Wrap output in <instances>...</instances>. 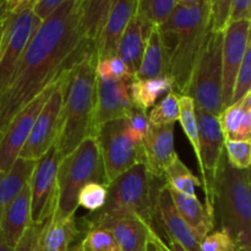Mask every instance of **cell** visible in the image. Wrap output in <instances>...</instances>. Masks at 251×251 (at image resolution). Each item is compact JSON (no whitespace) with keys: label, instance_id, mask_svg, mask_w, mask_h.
Instances as JSON below:
<instances>
[{"label":"cell","instance_id":"6da1fadb","mask_svg":"<svg viewBox=\"0 0 251 251\" xmlns=\"http://www.w3.org/2000/svg\"><path fill=\"white\" fill-rule=\"evenodd\" d=\"M85 1H64L42 20L29 39L11 80L0 95V139L22 108L95 47L80 29Z\"/></svg>","mask_w":251,"mask_h":251},{"label":"cell","instance_id":"7a4b0ae2","mask_svg":"<svg viewBox=\"0 0 251 251\" xmlns=\"http://www.w3.org/2000/svg\"><path fill=\"white\" fill-rule=\"evenodd\" d=\"M158 28L169 49V77L173 81V91L179 96H188L196 59L212 29L210 0L176 5Z\"/></svg>","mask_w":251,"mask_h":251},{"label":"cell","instance_id":"3957f363","mask_svg":"<svg viewBox=\"0 0 251 251\" xmlns=\"http://www.w3.org/2000/svg\"><path fill=\"white\" fill-rule=\"evenodd\" d=\"M96 64L95 47H91L80 56L69 74L63 122L56 140L63 157L71 153L85 139L95 137Z\"/></svg>","mask_w":251,"mask_h":251},{"label":"cell","instance_id":"277c9868","mask_svg":"<svg viewBox=\"0 0 251 251\" xmlns=\"http://www.w3.org/2000/svg\"><path fill=\"white\" fill-rule=\"evenodd\" d=\"M213 216L228 230L239 251H250V169H235L223 153L213 186Z\"/></svg>","mask_w":251,"mask_h":251},{"label":"cell","instance_id":"5b68a950","mask_svg":"<svg viewBox=\"0 0 251 251\" xmlns=\"http://www.w3.org/2000/svg\"><path fill=\"white\" fill-rule=\"evenodd\" d=\"M91 181L107 185L96 137L85 139L71 153L61 159L56 176L58 198L51 220L61 221L74 217L78 207V193Z\"/></svg>","mask_w":251,"mask_h":251},{"label":"cell","instance_id":"8992f818","mask_svg":"<svg viewBox=\"0 0 251 251\" xmlns=\"http://www.w3.org/2000/svg\"><path fill=\"white\" fill-rule=\"evenodd\" d=\"M163 184L164 179L152 176L146 164H136L107 186V201L98 215L135 216L154 227L157 193Z\"/></svg>","mask_w":251,"mask_h":251},{"label":"cell","instance_id":"52a82bcc","mask_svg":"<svg viewBox=\"0 0 251 251\" xmlns=\"http://www.w3.org/2000/svg\"><path fill=\"white\" fill-rule=\"evenodd\" d=\"M222 50L223 32L211 29L196 59L188 95L195 109L215 115L222 112Z\"/></svg>","mask_w":251,"mask_h":251},{"label":"cell","instance_id":"ba28073f","mask_svg":"<svg viewBox=\"0 0 251 251\" xmlns=\"http://www.w3.org/2000/svg\"><path fill=\"white\" fill-rule=\"evenodd\" d=\"M125 125L126 118L105 123L96 131L107 186L134 166L145 163L142 144L125 135Z\"/></svg>","mask_w":251,"mask_h":251},{"label":"cell","instance_id":"9c48e42d","mask_svg":"<svg viewBox=\"0 0 251 251\" xmlns=\"http://www.w3.org/2000/svg\"><path fill=\"white\" fill-rule=\"evenodd\" d=\"M41 22L33 7L5 14L0 36V95L11 80L29 39Z\"/></svg>","mask_w":251,"mask_h":251},{"label":"cell","instance_id":"30bf717a","mask_svg":"<svg viewBox=\"0 0 251 251\" xmlns=\"http://www.w3.org/2000/svg\"><path fill=\"white\" fill-rule=\"evenodd\" d=\"M71 68L61 74L56 88L39 112L19 158L34 161L41 158L58 140L63 122V108Z\"/></svg>","mask_w":251,"mask_h":251},{"label":"cell","instance_id":"8fae6325","mask_svg":"<svg viewBox=\"0 0 251 251\" xmlns=\"http://www.w3.org/2000/svg\"><path fill=\"white\" fill-rule=\"evenodd\" d=\"M61 159L63 156L55 142L34 164L29 178L31 222L33 226L44 225L55 211L58 198L56 176Z\"/></svg>","mask_w":251,"mask_h":251},{"label":"cell","instance_id":"7c38bea8","mask_svg":"<svg viewBox=\"0 0 251 251\" xmlns=\"http://www.w3.org/2000/svg\"><path fill=\"white\" fill-rule=\"evenodd\" d=\"M59 78L44 88L26 107L22 108L7 125L0 139V172L10 171L15 161L19 158L20 152L31 132L39 112L56 88Z\"/></svg>","mask_w":251,"mask_h":251},{"label":"cell","instance_id":"4fadbf2b","mask_svg":"<svg viewBox=\"0 0 251 251\" xmlns=\"http://www.w3.org/2000/svg\"><path fill=\"white\" fill-rule=\"evenodd\" d=\"M250 44V20L229 21L223 31L222 110L232 104L235 77Z\"/></svg>","mask_w":251,"mask_h":251},{"label":"cell","instance_id":"5bb4252c","mask_svg":"<svg viewBox=\"0 0 251 251\" xmlns=\"http://www.w3.org/2000/svg\"><path fill=\"white\" fill-rule=\"evenodd\" d=\"M134 78L107 80L96 76V102L93 129L96 131L108 122L125 119L131 112L130 85Z\"/></svg>","mask_w":251,"mask_h":251},{"label":"cell","instance_id":"9a60e30c","mask_svg":"<svg viewBox=\"0 0 251 251\" xmlns=\"http://www.w3.org/2000/svg\"><path fill=\"white\" fill-rule=\"evenodd\" d=\"M90 226L109 230L122 251H145L153 226L130 215H98Z\"/></svg>","mask_w":251,"mask_h":251},{"label":"cell","instance_id":"2e32d148","mask_svg":"<svg viewBox=\"0 0 251 251\" xmlns=\"http://www.w3.org/2000/svg\"><path fill=\"white\" fill-rule=\"evenodd\" d=\"M142 150L150 173L164 179L166 169L178 158L174 146V124L150 125L142 140Z\"/></svg>","mask_w":251,"mask_h":251},{"label":"cell","instance_id":"e0dca14e","mask_svg":"<svg viewBox=\"0 0 251 251\" xmlns=\"http://www.w3.org/2000/svg\"><path fill=\"white\" fill-rule=\"evenodd\" d=\"M136 12V0H117L108 14L100 36L96 43L97 61L117 55L118 44L130 20Z\"/></svg>","mask_w":251,"mask_h":251},{"label":"cell","instance_id":"ac0fdd59","mask_svg":"<svg viewBox=\"0 0 251 251\" xmlns=\"http://www.w3.org/2000/svg\"><path fill=\"white\" fill-rule=\"evenodd\" d=\"M157 217L162 223L167 239H173L188 251H200V244L185 221L180 217L171 198L166 181L159 188L156 199Z\"/></svg>","mask_w":251,"mask_h":251},{"label":"cell","instance_id":"d6986e66","mask_svg":"<svg viewBox=\"0 0 251 251\" xmlns=\"http://www.w3.org/2000/svg\"><path fill=\"white\" fill-rule=\"evenodd\" d=\"M31 226V188L28 181L2 213L0 233L9 247L14 249Z\"/></svg>","mask_w":251,"mask_h":251},{"label":"cell","instance_id":"ffe728a7","mask_svg":"<svg viewBox=\"0 0 251 251\" xmlns=\"http://www.w3.org/2000/svg\"><path fill=\"white\" fill-rule=\"evenodd\" d=\"M152 26L153 25L150 24L145 17L135 12L118 44L117 56L124 61L134 77L139 70Z\"/></svg>","mask_w":251,"mask_h":251},{"label":"cell","instance_id":"44dd1931","mask_svg":"<svg viewBox=\"0 0 251 251\" xmlns=\"http://www.w3.org/2000/svg\"><path fill=\"white\" fill-rule=\"evenodd\" d=\"M164 76H169V49L158 26L153 25L147 38L139 70L134 78L146 80Z\"/></svg>","mask_w":251,"mask_h":251},{"label":"cell","instance_id":"7402d4cb","mask_svg":"<svg viewBox=\"0 0 251 251\" xmlns=\"http://www.w3.org/2000/svg\"><path fill=\"white\" fill-rule=\"evenodd\" d=\"M168 191L171 194V198L176 205L178 213L185 221L188 227L193 232L195 239L200 244L201 240L212 232V229L215 228V222L208 216L205 206L200 202L198 196L185 195V194L179 193V191L174 190L169 186Z\"/></svg>","mask_w":251,"mask_h":251},{"label":"cell","instance_id":"603a6c76","mask_svg":"<svg viewBox=\"0 0 251 251\" xmlns=\"http://www.w3.org/2000/svg\"><path fill=\"white\" fill-rule=\"evenodd\" d=\"M225 141H250L251 93L225 108L218 115Z\"/></svg>","mask_w":251,"mask_h":251},{"label":"cell","instance_id":"cb8c5ba5","mask_svg":"<svg viewBox=\"0 0 251 251\" xmlns=\"http://www.w3.org/2000/svg\"><path fill=\"white\" fill-rule=\"evenodd\" d=\"M78 233L75 217L61 221H54L50 217L39 228V247L42 251H69Z\"/></svg>","mask_w":251,"mask_h":251},{"label":"cell","instance_id":"d4e9b609","mask_svg":"<svg viewBox=\"0 0 251 251\" xmlns=\"http://www.w3.org/2000/svg\"><path fill=\"white\" fill-rule=\"evenodd\" d=\"M34 164V161L17 158L10 171L0 172V221L9 203L29 181Z\"/></svg>","mask_w":251,"mask_h":251},{"label":"cell","instance_id":"484cf974","mask_svg":"<svg viewBox=\"0 0 251 251\" xmlns=\"http://www.w3.org/2000/svg\"><path fill=\"white\" fill-rule=\"evenodd\" d=\"M173 91V81L169 76L146 80H134L130 85V98L132 107L141 112L147 110L156 104L159 97Z\"/></svg>","mask_w":251,"mask_h":251},{"label":"cell","instance_id":"4316f807","mask_svg":"<svg viewBox=\"0 0 251 251\" xmlns=\"http://www.w3.org/2000/svg\"><path fill=\"white\" fill-rule=\"evenodd\" d=\"M117 0H86L80 20V29L87 41L95 44L100 36L108 14Z\"/></svg>","mask_w":251,"mask_h":251},{"label":"cell","instance_id":"83f0119b","mask_svg":"<svg viewBox=\"0 0 251 251\" xmlns=\"http://www.w3.org/2000/svg\"><path fill=\"white\" fill-rule=\"evenodd\" d=\"M164 181L169 188L189 196H196V188L201 186L200 179L191 173L179 157L166 169Z\"/></svg>","mask_w":251,"mask_h":251},{"label":"cell","instance_id":"f1b7e54d","mask_svg":"<svg viewBox=\"0 0 251 251\" xmlns=\"http://www.w3.org/2000/svg\"><path fill=\"white\" fill-rule=\"evenodd\" d=\"M179 122L181 127L195 152L196 159H198L199 171L200 174L202 173V166H201V153H200V140H199V130L198 123H196L195 115V104H194L193 98L189 96H179Z\"/></svg>","mask_w":251,"mask_h":251},{"label":"cell","instance_id":"f546056e","mask_svg":"<svg viewBox=\"0 0 251 251\" xmlns=\"http://www.w3.org/2000/svg\"><path fill=\"white\" fill-rule=\"evenodd\" d=\"M150 125L174 124L179 120V102L178 95L174 91L167 93L163 100L153 105L147 115Z\"/></svg>","mask_w":251,"mask_h":251},{"label":"cell","instance_id":"4dcf8cb0","mask_svg":"<svg viewBox=\"0 0 251 251\" xmlns=\"http://www.w3.org/2000/svg\"><path fill=\"white\" fill-rule=\"evenodd\" d=\"M176 0H136V12L154 26H161L176 7Z\"/></svg>","mask_w":251,"mask_h":251},{"label":"cell","instance_id":"1f68e13d","mask_svg":"<svg viewBox=\"0 0 251 251\" xmlns=\"http://www.w3.org/2000/svg\"><path fill=\"white\" fill-rule=\"evenodd\" d=\"M80 247L83 251H122L109 230L93 226H90Z\"/></svg>","mask_w":251,"mask_h":251},{"label":"cell","instance_id":"d6a6232c","mask_svg":"<svg viewBox=\"0 0 251 251\" xmlns=\"http://www.w3.org/2000/svg\"><path fill=\"white\" fill-rule=\"evenodd\" d=\"M108 188L107 185L97 181L87 183L78 193L77 203L81 207L88 211H100L107 201Z\"/></svg>","mask_w":251,"mask_h":251},{"label":"cell","instance_id":"836d02e7","mask_svg":"<svg viewBox=\"0 0 251 251\" xmlns=\"http://www.w3.org/2000/svg\"><path fill=\"white\" fill-rule=\"evenodd\" d=\"M227 161L235 169H249L251 163L250 141H225Z\"/></svg>","mask_w":251,"mask_h":251},{"label":"cell","instance_id":"e575fe53","mask_svg":"<svg viewBox=\"0 0 251 251\" xmlns=\"http://www.w3.org/2000/svg\"><path fill=\"white\" fill-rule=\"evenodd\" d=\"M96 76L107 80H124L134 78L127 66L117 55L103 59L96 64Z\"/></svg>","mask_w":251,"mask_h":251},{"label":"cell","instance_id":"d590c367","mask_svg":"<svg viewBox=\"0 0 251 251\" xmlns=\"http://www.w3.org/2000/svg\"><path fill=\"white\" fill-rule=\"evenodd\" d=\"M251 88V44H249L245 50L240 68L235 77L234 91H233L232 103L242 100L247 93L250 92Z\"/></svg>","mask_w":251,"mask_h":251},{"label":"cell","instance_id":"8d00e7d4","mask_svg":"<svg viewBox=\"0 0 251 251\" xmlns=\"http://www.w3.org/2000/svg\"><path fill=\"white\" fill-rule=\"evenodd\" d=\"M200 251H239L227 229L221 228L206 235L200 243Z\"/></svg>","mask_w":251,"mask_h":251},{"label":"cell","instance_id":"74e56055","mask_svg":"<svg viewBox=\"0 0 251 251\" xmlns=\"http://www.w3.org/2000/svg\"><path fill=\"white\" fill-rule=\"evenodd\" d=\"M212 31L223 32L229 22L232 0H210Z\"/></svg>","mask_w":251,"mask_h":251},{"label":"cell","instance_id":"f35d334b","mask_svg":"<svg viewBox=\"0 0 251 251\" xmlns=\"http://www.w3.org/2000/svg\"><path fill=\"white\" fill-rule=\"evenodd\" d=\"M251 0H232L229 21L238 20H250Z\"/></svg>","mask_w":251,"mask_h":251},{"label":"cell","instance_id":"ab89813d","mask_svg":"<svg viewBox=\"0 0 251 251\" xmlns=\"http://www.w3.org/2000/svg\"><path fill=\"white\" fill-rule=\"evenodd\" d=\"M66 0H37L33 6V11L41 20H44L51 14L58 6Z\"/></svg>","mask_w":251,"mask_h":251},{"label":"cell","instance_id":"60d3db41","mask_svg":"<svg viewBox=\"0 0 251 251\" xmlns=\"http://www.w3.org/2000/svg\"><path fill=\"white\" fill-rule=\"evenodd\" d=\"M37 228H38V226L32 225L31 227L25 232L24 237H22L21 240L17 243L16 247L14 248V251H31L32 242H33V238L34 235H36Z\"/></svg>","mask_w":251,"mask_h":251},{"label":"cell","instance_id":"b9f144b4","mask_svg":"<svg viewBox=\"0 0 251 251\" xmlns=\"http://www.w3.org/2000/svg\"><path fill=\"white\" fill-rule=\"evenodd\" d=\"M37 0H7L6 11L7 12H19L27 7H33Z\"/></svg>","mask_w":251,"mask_h":251},{"label":"cell","instance_id":"7bdbcfd3","mask_svg":"<svg viewBox=\"0 0 251 251\" xmlns=\"http://www.w3.org/2000/svg\"><path fill=\"white\" fill-rule=\"evenodd\" d=\"M39 228H41V226H38V228H37L36 235H34L33 242H32L31 251H42L41 247H39V242H38V233H39Z\"/></svg>","mask_w":251,"mask_h":251},{"label":"cell","instance_id":"ee69618b","mask_svg":"<svg viewBox=\"0 0 251 251\" xmlns=\"http://www.w3.org/2000/svg\"><path fill=\"white\" fill-rule=\"evenodd\" d=\"M0 251H14L11 247H9V244H7L6 242H5L4 237L1 235V233H0Z\"/></svg>","mask_w":251,"mask_h":251},{"label":"cell","instance_id":"f6af8a7d","mask_svg":"<svg viewBox=\"0 0 251 251\" xmlns=\"http://www.w3.org/2000/svg\"><path fill=\"white\" fill-rule=\"evenodd\" d=\"M5 14H6V2L0 0V26H1Z\"/></svg>","mask_w":251,"mask_h":251},{"label":"cell","instance_id":"bcb514c9","mask_svg":"<svg viewBox=\"0 0 251 251\" xmlns=\"http://www.w3.org/2000/svg\"><path fill=\"white\" fill-rule=\"evenodd\" d=\"M201 0H176V5H194L200 2Z\"/></svg>","mask_w":251,"mask_h":251},{"label":"cell","instance_id":"7dc6e473","mask_svg":"<svg viewBox=\"0 0 251 251\" xmlns=\"http://www.w3.org/2000/svg\"><path fill=\"white\" fill-rule=\"evenodd\" d=\"M145 251H157L156 247H154L153 244H152L151 240H149V243H147L146 245V249H145Z\"/></svg>","mask_w":251,"mask_h":251},{"label":"cell","instance_id":"c3c4849f","mask_svg":"<svg viewBox=\"0 0 251 251\" xmlns=\"http://www.w3.org/2000/svg\"><path fill=\"white\" fill-rule=\"evenodd\" d=\"M71 251H83V250L81 249V247H80V245H77V247H76V248H74V249L71 250Z\"/></svg>","mask_w":251,"mask_h":251},{"label":"cell","instance_id":"681fc988","mask_svg":"<svg viewBox=\"0 0 251 251\" xmlns=\"http://www.w3.org/2000/svg\"><path fill=\"white\" fill-rule=\"evenodd\" d=\"M5 17V16H4ZM1 26H2V24H1ZM1 26H0V36H1Z\"/></svg>","mask_w":251,"mask_h":251},{"label":"cell","instance_id":"f907efd6","mask_svg":"<svg viewBox=\"0 0 251 251\" xmlns=\"http://www.w3.org/2000/svg\"><path fill=\"white\" fill-rule=\"evenodd\" d=\"M1 1H5V2H6V1H7V0H1Z\"/></svg>","mask_w":251,"mask_h":251}]
</instances>
